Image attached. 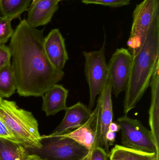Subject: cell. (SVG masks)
<instances>
[{
  "mask_svg": "<svg viewBox=\"0 0 159 160\" xmlns=\"http://www.w3.org/2000/svg\"><path fill=\"white\" fill-rule=\"evenodd\" d=\"M120 129V127L118 123L115 122H111L109 125V130L113 132H116L119 131Z\"/></svg>",
  "mask_w": 159,
  "mask_h": 160,
  "instance_id": "26",
  "label": "cell"
},
{
  "mask_svg": "<svg viewBox=\"0 0 159 160\" xmlns=\"http://www.w3.org/2000/svg\"></svg>",
  "mask_w": 159,
  "mask_h": 160,
  "instance_id": "31",
  "label": "cell"
},
{
  "mask_svg": "<svg viewBox=\"0 0 159 160\" xmlns=\"http://www.w3.org/2000/svg\"><path fill=\"white\" fill-rule=\"evenodd\" d=\"M159 62V13L147 34L140 51L133 57L129 83L123 102L124 114L136 107L149 87Z\"/></svg>",
  "mask_w": 159,
  "mask_h": 160,
  "instance_id": "2",
  "label": "cell"
},
{
  "mask_svg": "<svg viewBox=\"0 0 159 160\" xmlns=\"http://www.w3.org/2000/svg\"><path fill=\"white\" fill-rule=\"evenodd\" d=\"M149 86L151 91L148 112L149 127L154 142L159 150V62L156 66Z\"/></svg>",
  "mask_w": 159,
  "mask_h": 160,
  "instance_id": "13",
  "label": "cell"
},
{
  "mask_svg": "<svg viewBox=\"0 0 159 160\" xmlns=\"http://www.w3.org/2000/svg\"><path fill=\"white\" fill-rule=\"evenodd\" d=\"M65 111L62 121L49 136L61 135L79 128L89 119L93 113V110L81 102L67 107Z\"/></svg>",
  "mask_w": 159,
  "mask_h": 160,
  "instance_id": "11",
  "label": "cell"
},
{
  "mask_svg": "<svg viewBox=\"0 0 159 160\" xmlns=\"http://www.w3.org/2000/svg\"><path fill=\"white\" fill-rule=\"evenodd\" d=\"M109 160H159L156 153H147L115 145L110 151Z\"/></svg>",
  "mask_w": 159,
  "mask_h": 160,
  "instance_id": "16",
  "label": "cell"
},
{
  "mask_svg": "<svg viewBox=\"0 0 159 160\" xmlns=\"http://www.w3.org/2000/svg\"><path fill=\"white\" fill-rule=\"evenodd\" d=\"M59 0H37L31 2L28 9L27 22L33 28L46 25L58 8Z\"/></svg>",
  "mask_w": 159,
  "mask_h": 160,
  "instance_id": "12",
  "label": "cell"
},
{
  "mask_svg": "<svg viewBox=\"0 0 159 160\" xmlns=\"http://www.w3.org/2000/svg\"><path fill=\"white\" fill-rule=\"evenodd\" d=\"M116 133L111 131L108 130L106 135V139L109 143V146H113L115 142Z\"/></svg>",
  "mask_w": 159,
  "mask_h": 160,
  "instance_id": "25",
  "label": "cell"
},
{
  "mask_svg": "<svg viewBox=\"0 0 159 160\" xmlns=\"http://www.w3.org/2000/svg\"><path fill=\"white\" fill-rule=\"evenodd\" d=\"M120 127L121 142L123 147L147 153H156L159 157L150 131L138 119L132 118L125 114L118 118Z\"/></svg>",
  "mask_w": 159,
  "mask_h": 160,
  "instance_id": "7",
  "label": "cell"
},
{
  "mask_svg": "<svg viewBox=\"0 0 159 160\" xmlns=\"http://www.w3.org/2000/svg\"><path fill=\"white\" fill-rule=\"evenodd\" d=\"M44 48L51 64L58 70H63L69 56L65 40L59 29H53L44 38Z\"/></svg>",
  "mask_w": 159,
  "mask_h": 160,
  "instance_id": "10",
  "label": "cell"
},
{
  "mask_svg": "<svg viewBox=\"0 0 159 160\" xmlns=\"http://www.w3.org/2000/svg\"><path fill=\"white\" fill-rule=\"evenodd\" d=\"M93 118V111L92 115L85 124L73 131L59 135L74 140L90 151L93 148L95 142L94 132L91 126Z\"/></svg>",
  "mask_w": 159,
  "mask_h": 160,
  "instance_id": "15",
  "label": "cell"
},
{
  "mask_svg": "<svg viewBox=\"0 0 159 160\" xmlns=\"http://www.w3.org/2000/svg\"><path fill=\"white\" fill-rule=\"evenodd\" d=\"M112 93V86L108 79L104 88L98 97L96 108L93 110V118L91 124L95 137L93 148L100 147L103 148L108 155L110 151L106 135L109 130V125L113 122L114 116Z\"/></svg>",
  "mask_w": 159,
  "mask_h": 160,
  "instance_id": "8",
  "label": "cell"
},
{
  "mask_svg": "<svg viewBox=\"0 0 159 160\" xmlns=\"http://www.w3.org/2000/svg\"><path fill=\"white\" fill-rule=\"evenodd\" d=\"M11 21L10 19L0 16V45L7 43L14 33Z\"/></svg>",
  "mask_w": 159,
  "mask_h": 160,
  "instance_id": "20",
  "label": "cell"
},
{
  "mask_svg": "<svg viewBox=\"0 0 159 160\" xmlns=\"http://www.w3.org/2000/svg\"><path fill=\"white\" fill-rule=\"evenodd\" d=\"M44 30L21 21L11 38V64L17 92L22 97H42L47 90L61 81L63 70L55 68L44 48Z\"/></svg>",
  "mask_w": 159,
  "mask_h": 160,
  "instance_id": "1",
  "label": "cell"
},
{
  "mask_svg": "<svg viewBox=\"0 0 159 160\" xmlns=\"http://www.w3.org/2000/svg\"><path fill=\"white\" fill-rule=\"evenodd\" d=\"M69 90L62 85L54 84L45 91L42 96V110L47 116L54 115L67 108L66 101Z\"/></svg>",
  "mask_w": 159,
  "mask_h": 160,
  "instance_id": "14",
  "label": "cell"
},
{
  "mask_svg": "<svg viewBox=\"0 0 159 160\" xmlns=\"http://www.w3.org/2000/svg\"><path fill=\"white\" fill-rule=\"evenodd\" d=\"M11 52L9 47L5 44L0 45V69L10 63Z\"/></svg>",
  "mask_w": 159,
  "mask_h": 160,
  "instance_id": "23",
  "label": "cell"
},
{
  "mask_svg": "<svg viewBox=\"0 0 159 160\" xmlns=\"http://www.w3.org/2000/svg\"><path fill=\"white\" fill-rule=\"evenodd\" d=\"M131 0H82V2L86 4H94L111 7H121L129 4Z\"/></svg>",
  "mask_w": 159,
  "mask_h": 160,
  "instance_id": "21",
  "label": "cell"
},
{
  "mask_svg": "<svg viewBox=\"0 0 159 160\" xmlns=\"http://www.w3.org/2000/svg\"><path fill=\"white\" fill-rule=\"evenodd\" d=\"M0 138H5V139H8L13 142H17L15 137L9 131L5 124L3 123L1 118H0Z\"/></svg>",
  "mask_w": 159,
  "mask_h": 160,
  "instance_id": "24",
  "label": "cell"
},
{
  "mask_svg": "<svg viewBox=\"0 0 159 160\" xmlns=\"http://www.w3.org/2000/svg\"><path fill=\"white\" fill-rule=\"evenodd\" d=\"M28 160H48L45 159L43 158L39 157L38 155L35 154H31L29 155V158Z\"/></svg>",
  "mask_w": 159,
  "mask_h": 160,
  "instance_id": "27",
  "label": "cell"
},
{
  "mask_svg": "<svg viewBox=\"0 0 159 160\" xmlns=\"http://www.w3.org/2000/svg\"><path fill=\"white\" fill-rule=\"evenodd\" d=\"M86 160H89V158H88V157H87V158L86 159Z\"/></svg>",
  "mask_w": 159,
  "mask_h": 160,
  "instance_id": "28",
  "label": "cell"
},
{
  "mask_svg": "<svg viewBox=\"0 0 159 160\" xmlns=\"http://www.w3.org/2000/svg\"><path fill=\"white\" fill-rule=\"evenodd\" d=\"M60 1H61V0H59Z\"/></svg>",
  "mask_w": 159,
  "mask_h": 160,
  "instance_id": "30",
  "label": "cell"
},
{
  "mask_svg": "<svg viewBox=\"0 0 159 160\" xmlns=\"http://www.w3.org/2000/svg\"><path fill=\"white\" fill-rule=\"evenodd\" d=\"M133 56L129 49H117L107 66L108 80L116 98L126 90L131 71Z\"/></svg>",
  "mask_w": 159,
  "mask_h": 160,
  "instance_id": "9",
  "label": "cell"
},
{
  "mask_svg": "<svg viewBox=\"0 0 159 160\" xmlns=\"http://www.w3.org/2000/svg\"><path fill=\"white\" fill-rule=\"evenodd\" d=\"M32 0H0V13L2 17L11 20L19 18L28 10Z\"/></svg>",
  "mask_w": 159,
  "mask_h": 160,
  "instance_id": "18",
  "label": "cell"
},
{
  "mask_svg": "<svg viewBox=\"0 0 159 160\" xmlns=\"http://www.w3.org/2000/svg\"><path fill=\"white\" fill-rule=\"evenodd\" d=\"M0 160H1V158H0Z\"/></svg>",
  "mask_w": 159,
  "mask_h": 160,
  "instance_id": "29",
  "label": "cell"
},
{
  "mask_svg": "<svg viewBox=\"0 0 159 160\" xmlns=\"http://www.w3.org/2000/svg\"></svg>",
  "mask_w": 159,
  "mask_h": 160,
  "instance_id": "32",
  "label": "cell"
},
{
  "mask_svg": "<svg viewBox=\"0 0 159 160\" xmlns=\"http://www.w3.org/2000/svg\"><path fill=\"white\" fill-rule=\"evenodd\" d=\"M0 118L19 143L31 150L41 148L42 136L31 112L20 108L15 102L1 98Z\"/></svg>",
  "mask_w": 159,
  "mask_h": 160,
  "instance_id": "3",
  "label": "cell"
},
{
  "mask_svg": "<svg viewBox=\"0 0 159 160\" xmlns=\"http://www.w3.org/2000/svg\"><path fill=\"white\" fill-rule=\"evenodd\" d=\"M16 89L14 73L11 64L0 69V98H8Z\"/></svg>",
  "mask_w": 159,
  "mask_h": 160,
  "instance_id": "19",
  "label": "cell"
},
{
  "mask_svg": "<svg viewBox=\"0 0 159 160\" xmlns=\"http://www.w3.org/2000/svg\"><path fill=\"white\" fill-rule=\"evenodd\" d=\"M41 148L34 154L48 160H86L89 150L67 137L60 135L42 136Z\"/></svg>",
  "mask_w": 159,
  "mask_h": 160,
  "instance_id": "4",
  "label": "cell"
},
{
  "mask_svg": "<svg viewBox=\"0 0 159 160\" xmlns=\"http://www.w3.org/2000/svg\"><path fill=\"white\" fill-rule=\"evenodd\" d=\"M159 13V0H143L133 12L130 35L127 42L129 50L134 56L142 48L148 29Z\"/></svg>",
  "mask_w": 159,
  "mask_h": 160,
  "instance_id": "6",
  "label": "cell"
},
{
  "mask_svg": "<svg viewBox=\"0 0 159 160\" xmlns=\"http://www.w3.org/2000/svg\"><path fill=\"white\" fill-rule=\"evenodd\" d=\"M89 160H108V154L106 151L100 147H95L88 154Z\"/></svg>",
  "mask_w": 159,
  "mask_h": 160,
  "instance_id": "22",
  "label": "cell"
},
{
  "mask_svg": "<svg viewBox=\"0 0 159 160\" xmlns=\"http://www.w3.org/2000/svg\"><path fill=\"white\" fill-rule=\"evenodd\" d=\"M28 149L21 144L0 138V158L2 160H28Z\"/></svg>",
  "mask_w": 159,
  "mask_h": 160,
  "instance_id": "17",
  "label": "cell"
},
{
  "mask_svg": "<svg viewBox=\"0 0 159 160\" xmlns=\"http://www.w3.org/2000/svg\"><path fill=\"white\" fill-rule=\"evenodd\" d=\"M85 73L89 88L88 108L92 110L96 98L101 93L108 79V66L105 57V42L99 50L83 51Z\"/></svg>",
  "mask_w": 159,
  "mask_h": 160,
  "instance_id": "5",
  "label": "cell"
}]
</instances>
